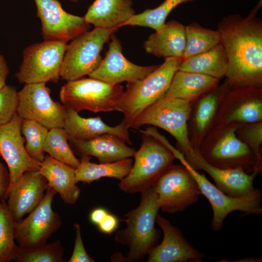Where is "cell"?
I'll return each instance as SVG.
<instances>
[{
	"instance_id": "obj_7",
	"label": "cell",
	"mask_w": 262,
	"mask_h": 262,
	"mask_svg": "<svg viewBox=\"0 0 262 262\" xmlns=\"http://www.w3.org/2000/svg\"><path fill=\"white\" fill-rule=\"evenodd\" d=\"M120 84H110L93 78L67 81L60 91L62 104L79 113L88 110L96 113L115 111L124 93Z\"/></svg>"
},
{
	"instance_id": "obj_41",
	"label": "cell",
	"mask_w": 262,
	"mask_h": 262,
	"mask_svg": "<svg viewBox=\"0 0 262 262\" xmlns=\"http://www.w3.org/2000/svg\"><path fill=\"white\" fill-rule=\"evenodd\" d=\"M108 213L104 208H96L90 213V220L92 223L97 226L103 220Z\"/></svg>"
},
{
	"instance_id": "obj_28",
	"label": "cell",
	"mask_w": 262,
	"mask_h": 262,
	"mask_svg": "<svg viewBox=\"0 0 262 262\" xmlns=\"http://www.w3.org/2000/svg\"><path fill=\"white\" fill-rule=\"evenodd\" d=\"M90 156H82L75 170L76 182L89 184L103 177L122 180L130 172L133 160L129 157L108 163L95 164L90 162Z\"/></svg>"
},
{
	"instance_id": "obj_6",
	"label": "cell",
	"mask_w": 262,
	"mask_h": 262,
	"mask_svg": "<svg viewBox=\"0 0 262 262\" xmlns=\"http://www.w3.org/2000/svg\"><path fill=\"white\" fill-rule=\"evenodd\" d=\"M193 101L162 97L147 108L134 121L131 128L145 125L163 129L177 141V149L184 155L193 150L188 133V122Z\"/></svg>"
},
{
	"instance_id": "obj_18",
	"label": "cell",
	"mask_w": 262,
	"mask_h": 262,
	"mask_svg": "<svg viewBox=\"0 0 262 262\" xmlns=\"http://www.w3.org/2000/svg\"><path fill=\"white\" fill-rule=\"evenodd\" d=\"M156 222L163 233L162 242L148 253V262H201L204 254L194 247L181 230L158 214Z\"/></svg>"
},
{
	"instance_id": "obj_37",
	"label": "cell",
	"mask_w": 262,
	"mask_h": 262,
	"mask_svg": "<svg viewBox=\"0 0 262 262\" xmlns=\"http://www.w3.org/2000/svg\"><path fill=\"white\" fill-rule=\"evenodd\" d=\"M18 91L16 87L6 85L0 90V125L9 122L16 113Z\"/></svg>"
},
{
	"instance_id": "obj_12",
	"label": "cell",
	"mask_w": 262,
	"mask_h": 262,
	"mask_svg": "<svg viewBox=\"0 0 262 262\" xmlns=\"http://www.w3.org/2000/svg\"><path fill=\"white\" fill-rule=\"evenodd\" d=\"M56 193L48 186L43 199L29 215L23 220L15 222V238L19 246L28 248L45 245L60 228L61 217L52 208Z\"/></svg>"
},
{
	"instance_id": "obj_44",
	"label": "cell",
	"mask_w": 262,
	"mask_h": 262,
	"mask_svg": "<svg viewBox=\"0 0 262 262\" xmlns=\"http://www.w3.org/2000/svg\"><path fill=\"white\" fill-rule=\"evenodd\" d=\"M69 0V1H72V2H77L79 0Z\"/></svg>"
},
{
	"instance_id": "obj_14",
	"label": "cell",
	"mask_w": 262,
	"mask_h": 262,
	"mask_svg": "<svg viewBox=\"0 0 262 262\" xmlns=\"http://www.w3.org/2000/svg\"><path fill=\"white\" fill-rule=\"evenodd\" d=\"M262 121V87H231L223 95L213 125Z\"/></svg>"
},
{
	"instance_id": "obj_20",
	"label": "cell",
	"mask_w": 262,
	"mask_h": 262,
	"mask_svg": "<svg viewBox=\"0 0 262 262\" xmlns=\"http://www.w3.org/2000/svg\"><path fill=\"white\" fill-rule=\"evenodd\" d=\"M48 187L47 180L39 171H30L25 172L8 188L5 200L16 222L38 205Z\"/></svg>"
},
{
	"instance_id": "obj_30",
	"label": "cell",
	"mask_w": 262,
	"mask_h": 262,
	"mask_svg": "<svg viewBox=\"0 0 262 262\" xmlns=\"http://www.w3.org/2000/svg\"><path fill=\"white\" fill-rule=\"evenodd\" d=\"M185 27L186 46L183 60L205 52L221 43L218 30L204 28L196 22Z\"/></svg>"
},
{
	"instance_id": "obj_24",
	"label": "cell",
	"mask_w": 262,
	"mask_h": 262,
	"mask_svg": "<svg viewBox=\"0 0 262 262\" xmlns=\"http://www.w3.org/2000/svg\"><path fill=\"white\" fill-rule=\"evenodd\" d=\"M186 46L185 27L176 20L165 22L144 43L147 53L158 57H182Z\"/></svg>"
},
{
	"instance_id": "obj_4",
	"label": "cell",
	"mask_w": 262,
	"mask_h": 262,
	"mask_svg": "<svg viewBox=\"0 0 262 262\" xmlns=\"http://www.w3.org/2000/svg\"><path fill=\"white\" fill-rule=\"evenodd\" d=\"M238 125H213L197 149L203 159L215 167L241 168L247 173H259L256 171V161L253 152L236 135Z\"/></svg>"
},
{
	"instance_id": "obj_27",
	"label": "cell",
	"mask_w": 262,
	"mask_h": 262,
	"mask_svg": "<svg viewBox=\"0 0 262 262\" xmlns=\"http://www.w3.org/2000/svg\"><path fill=\"white\" fill-rule=\"evenodd\" d=\"M219 81L208 75L178 70L162 97L194 101L218 86Z\"/></svg>"
},
{
	"instance_id": "obj_36",
	"label": "cell",
	"mask_w": 262,
	"mask_h": 262,
	"mask_svg": "<svg viewBox=\"0 0 262 262\" xmlns=\"http://www.w3.org/2000/svg\"><path fill=\"white\" fill-rule=\"evenodd\" d=\"M235 132L238 138L253 152L256 161V171L260 173L262 169V121L238 124Z\"/></svg>"
},
{
	"instance_id": "obj_9",
	"label": "cell",
	"mask_w": 262,
	"mask_h": 262,
	"mask_svg": "<svg viewBox=\"0 0 262 262\" xmlns=\"http://www.w3.org/2000/svg\"><path fill=\"white\" fill-rule=\"evenodd\" d=\"M175 158L185 165L196 181L201 194L209 200L213 210L211 227L215 231L223 227L224 220L231 212L240 211L246 214L262 213V195L260 189L254 188L247 195L233 197L228 196L212 184L203 173H199L185 161L183 154L178 152Z\"/></svg>"
},
{
	"instance_id": "obj_40",
	"label": "cell",
	"mask_w": 262,
	"mask_h": 262,
	"mask_svg": "<svg viewBox=\"0 0 262 262\" xmlns=\"http://www.w3.org/2000/svg\"><path fill=\"white\" fill-rule=\"evenodd\" d=\"M10 184L9 171L0 162V200H5V196Z\"/></svg>"
},
{
	"instance_id": "obj_26",
	"label": "cell",
	"mask_w": 262,
	"mask_h": 262,
	"mask_svg": "<svg viewBox=\"0 0 262 262\" xmlns=\"http://www.w3.org/2000/svg\"><path fill=\"white\" fill-rule=\"evenodd\" d=\"M132 0H95L83 17L95 28L115 29L135 14Z\"/></svg>"
},
{
	"instance_id": "obj_31",
	"label": "cell",
	"mask_w": 262,
	"mask_h": 262,
	"mask_svg": "<svg viewBox=\"0 0 262 262\" xmlns=\"http://www.w3.org/2000/svg\"><path fill=\"white\" fill-rule=\"evenodd\" d=\"M68 136L64 128L49 130L44 144V151L50 157L76 168L80 160L75 156L68 143Z\"/></svg>"
},
{
	"instance_id": "obj_32",
	"label": "cell",
	"mask_w": 262,
	"mask_h": 262,
	"mask_svg": "<svg viewBox=\"0 0 262 262\" xmlns=\"http://www.w3.org/2000/svg\"><path fill=\"white\" fill-rule=\"evenodd\" d=\"M194 0H164L154 9H147L139 14H135L125 22L123 26H138L149 27L155 31L160 30L165 23L171 12L179 4Z\"/></svg>"
},
{
	"instance_id": "obj_22",
	"label": "cell",
	"mask_w": 262,
	"mask_h": 262,
	"mask_svg": "<svg viewBox=\"0 0 262 262\" xmlns=\"http://www.w3.org/2000/svg\"><path fill=\"white\" fill-rule=\"evenodd\" d=\"M63 128L69 139L89 140L103 134L110 133L119 137L126 143L131 144L129 128L123 120L118 125L111 127L105 123L99 116L84 118L66 107Z\"/></svg>"
},
{
	"instance_id": "obj_42",
	"label": "cell",
	"mask_w": 262,
	"mask_h": 262,
	"mask_svg": "<svg viewBox=\"0 0 262 262\" xmlns=\"http://www.w3.org/2000/svg\"><path fill=\"white\" fill-rule=\"evenodd\" d=\"M9 70L3 56L0 55V90L4 87Z\"/></svg>"
},
{
	"instance_id": "obj_5",
	"label": "cell",
	"mask_w": 262,
	"mask_h": 262,
	"mask_svg": "<svg viewBox=\"0 0 262 262\" xmlns=\"http://www.w3.org/2000/svg\"><path fill=\"white\" fill-rule=\"evenodd\" d=\"M140 132L142 143L134 153L131 170L118 184L119 189L127 193H141L151 187L175 159L172 152L159 139Z\"/></svg>"
},
{
	"instance_id": "obj_23",
	"label": "cell",
	"mask_w": 262,
	"mask_h": 262,
	"mask_svg": "<svg viewBox=\"0 0 262 262\" xmlns=\"http://www.w3.org/2000/svg\"><path fill=\"white\" fill-rule=\"evenodd\" d=\"M68 142L76 152L82 156H94L99 163H112L133 157L135 152L119 137L105 133L89 140L68 138Z\"/></svg>"
},
{
	"instance_id": "obj_1",
	"label": "cell",
	"mask_w": 262,
	"mask_h": 262,
	"mask_svg": "<svg viewBox=\"0 0 262 262\" xmlns=\"http://www.w3.org/2000/svg\"><path fill=\"white\" fill-rule=\"evenodd\" d=\"M262 0L246 17H224L217 25L227 57L225 77L231 87H262V21L256 16Z\"/></svg>"
},
{
	"instance_id": "obj_10",
	"label": "cell",
	"mask_w": 262,
	"mask_h": 262,
	"mask_svg": "<svg viewBox=\"0 0 262 262\" xmlns=\"http://www.w3.org/2000/svg\"><path fill=\"white\" fill-rule=\"evenodd\" d=\"M67 44L62 41L44 40L26 47L16 77L21 83L56 82Z\"/></svg>"
},
{
	"instance_id": "obj_25",
	"label": "cell",
	"mask_w": 262,
	"mask_h": 262,
	"mask_svg": "<svg viewBox=\"0 0 262 262\" xmlns=\"http://www.w3.org/2000/svg\"><path fill=\"white\" fill-rule=\"evenodd\" d=\"M75 170L48 155L41 163L39 171L47 180L48 186L58 193L65 203L73 204L81 193L76 185Z\"/></svg>"
},
{
	"instance_id": "obj_3",
	"label": "cell",
	"mask_w": 262,
	"mask_h": 262,
	"mask_svg": "<svg viewBox=\"0 0 262 262\" xmlns=\"http://www.w3.org/2000/svg\"><path fill=\"white\" fill-rule=\"evenodd\" d=\"M182 57H168L143 79L129 82L115 111L124 115L129 129L135 119L148 106L161 98L170 86Z\"/></svg>"
},
{
	"instance_id": "obj_21",
	"label": "cell",
	"mask_w": 262,
	"mask_h": 262,
	"mask_svg": "<svg viewBox=\"0 0 262 262\" xmlns=\"http://www.w3.org/2000/svg\"><path fill=\"white\" fill-rule=\"evenodd\" d=\"M230 87L227 81L204 94L192 103L188 122L189 137L193 148L198 149L213 127L222 98Z\"/></svg>"
},
{
	"instance_id": "obj_34",
	"label": "cell",
	"mask_w": 262,
	"mask_h": 262,
	"mask_svg": "<svg viewBox=\"0 0 262 262\" xmlns=\"http://www.w3.org/2000/svg\"><path fill=\"white\" fill-rule=\"evenodd\" d=\"M49 131L36 121L22 119L21 132L25 139V149L32 158L40 163L45 157L44 144Z\"/></svg>"
},
{
	"instance_id": "obj_29",
	"label": "cell",
	"mask_w": 262,
	"mask_h": 262,
	"mask_svg": "<svg viewBox=\"0 0 262 262\" xmlns=\"http://www.w3.org/2000/svg\"><path fill=\"white\" fill-rule=\"evenodd\" d=\"M227 67L226 52L223 45L220 43L205 52L183 60L179 70L204 74L220 80L225 76Z\"/></svg>"
},
{
	"instance_id": "obj_2",
	"label": "cell",
	"mask_w": 262,
	"mask_h": 262,
	"mask_svg": "<svg viewBox=\"0 0 262 262\" xmlns=\"http://www.w3.org/2000/svg\"><path fill=\"white\" fill-rule=\"evenodd\" d=\"M160 210L152 187L141 193L139 205L125 215L126 227L118 230L115 241L128 246L127 261H138L148 254L156 245L159 233L155 229Z\"/></svg>"
},
{
	"instance_id": "obj_35",
	"label": "cell",
	"mask_w": 262,
	"mask_h": 262,
	"mask_svg": "<svg viewBox=\"0 0 262 262\" xmlns=\"http://www.w3.org/2000/svg\"><path fill=\"white\" fill-rule=\"evenodd\" d=\"M64 248L61 242L55 240L33 248L17 246L16 261L17 262H64Z\"/></svg>"
},
{
	"instance_id": "obj_11",
	"label": "cell",
	"mask_w": 262,
	"mask_h": 262,
	"mask_svg": "<svg viewBox=\"0 0 262 262\" xmlns=\"http://www.w3.org/2000/svg\"><path fill=\"white\" fill-rule=\"evenodd\" d=\"M152 187L160 210L169 214L184 211L201 195L196 181L183 164H172Z\"/></svg>"
},
{
	"instance_id": "obj_8",
	"label": "cell",
	"mask_w": 262,
	"mask_h": 262,
	"mask_svg": "<svg viewBox=\"0 0 262 262\" xmlns=\"http://www.w3.org/2000/svg\"><path fill=\"white\" fill-rule=\"evenodd\" d=\"M117 29L95 28L72 40L67 45L60 77L67 81L89 76L98 66L101 52Z\"/></svg>"
},
{
	"instance_id": "obj_13",
	"label": "cell",
	"mask_w": 262,
	"mask_h": 262,
	"mask_svg": "<svg viewBox=\"0 0 262 262\" xmlns=\"http://www.w3.org/2000/svg\"><path fill=\"white\" fill-rule=\"evenodd\" d=\"M46 83L25 84L18 91L16 113L22 118L37 122L49 130L64 128L66 107L53 100Z\"/></svg>"
},
{
	"instance_id": "obj_16",
	"label": "cell",
	"mask_w": 262,
	"mask_h": 262,
	"mask_svg": "<svg viewBox=\"0 0 262 262\" xmlns=\"http://www.w3.org/2000/svg\"><path fill=\"white\" fill-rule=\"evenodd\" d=\"M21 121L22 118L16 113L9 122L0 125V156L8 166V188L25 172L39 171L41 164L32 158L25 149L21 132Z\"/></svg>"
},
{
	"instance_id": "obj_33",
	"label": "cell",
	"mask_w": 262,
	"mask_h": 262,
	"mask_svg": "<svg viewBox=\"0 0 262 262\" xmlns=\"http://www.w3.org/2000/svg\"><path fill=\"white\" fill-rule=\"evenodd\" d=\"M15 222L5 201H0V262L16 261L18 246L15 242Z\"/></svg>"
},
{
	"instance_id": "obj_38",
	"label": "cell",
	"mask_w": 262,
	"mask_h": 262,
	"mask_svg": "<svg viewBox=\"0 0 262 262\" xmlns=\"http://www.w3.org/2000/svg\"><path fill=\"white\" fill-rule=\"evenodd\" d=\"M76 236L72 254L68 262H94L95 261L87 253L82 242L81 228L79 224L74 225Z\"/></svg>"
},
{
	"instance_id": "obj_17",
	"label": "cell",
	"mask_w": 262,
	"mask_h": 262,
	"mask_svg": "<svg viewBox=\"0 0 262 262\" xmlns=\"http://www.w3.org/2000/svg\"><path fill=\"white\" fill-rule=\"evenodd\" d=\"M110 40L104 58L89 77L113 84L132 82L143 79L159 66H141L131 63L123 55L121 42L115 33Z\"/></svg>"
},
{
	"instance_id": "obj_19",
	"label": "cell",
	"mask_w": 262,
	"mask_h": 262,
	"mask_svg": "<svg viewBox=\"0 0 262 262\" xmlns=\"http://www.w3.org/2000/svg\"><path fill=\"white\" fill-rule=\"evenodd\" d=\"M184 157L186 163L193 169L207 172L214 181L215 186L228 196H242L254 188V180L259 174L256 172L247 173L241 168L222 169L215 167L203 159L197 149L194 148Z\"/></svg>"
},
{
	"instance_id": "obj_43",
	"label": "cell",
	"mask_w": 262,
	"mask_h": 262,
	"mask_svg": "<svg viewBox=\"0 0 262 262\" xmlns=\"http://www.w3.org/2000/svg\"><path fill=\"white\" fill-rule=\"evenodd\" d=\"M262 259L258 257H246L237 261H233L232 262H262Z\"/></svg>"
},
{
	"instance_id": "obj_15",
	"label": "cell",
	"mask_w": 262,
	"mask_h": 262,
	"mask_svg": "<svg viewBox=\"0 0 262 262\" xmlns=\"http://www.w3.org/2000/svg\"><path fill=\"white\" fill-rule=\"evenodd\" d=\"M33 0L44 40L67 42L88 31L89 24L83 17L66 12L58 0Z\"/></svg>"
},
{
	"instance_id": "obj_39",
	"label": "cell",
	"mask_w": 262,
	"mask_h": 262,
	"mask_svg": "<svg viewBox=\"0 0 262 262\" xmlns=\"http://www.w3.org/2000/svg\"><path fill=\"white\" fill-rule=\"evenodd\" d=\"M118 220L115 215L108 213L103 220L97 225L103 233L111 234L118 227Z\"/></svg>"
}]
</instances>
